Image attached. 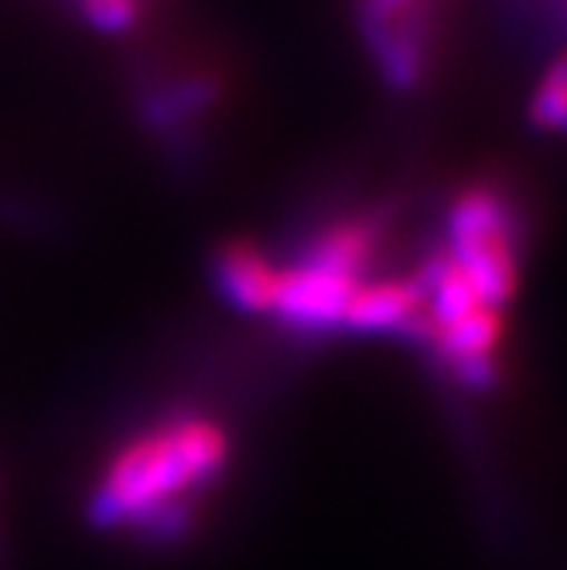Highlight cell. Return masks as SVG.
Listing matches in <instances>:
<instances>
[{
    "label": "cell",
    "mask_w": 567,
    "mask_h": 570,
    "mask_svg": "<svg viewBox=\"0 0 567 570\" xmlns=\"http://www.w3.org/2000/svg\"><path fill=\"white\" fill-rule=\"evenodd\" d=\"M226 464V428L198 413H178L130 438L107 461L86 515L96 530H144L150 540H178L195 523V495Z\"/></svg>",
    "instance_id": "1"
},
{
    "label": "cell",
    "mask_w": 567,
    "mask_h": 570,
    "mask_svg": "<svg viewBox=\"0 0 567 570\" xmlns=\"http://www.w3.org/2000/svg\"><path fill=\"white\" fill-rule=\"evenodd\" d=\"M524 213L499 185L461 188L444 213V249L466 271L479 301L502 311L520 291Z\"/></svg>",
    "instance_id": "2"
},
{
    "label": "cell",
    "mask_w": 567,
    "mask_h": 570,
    "mask_svg": "<svg viewBox=\"0 0 567 570\" xmlns=\"http://www.w3.org/2000/svg\"><path fill=\"white\" fill-rule=\"evenodd\" d=\"M359 28L390 89H421L441 56L444 0H359Z\"/></svg>",
    "instance_id": "3"
},
{
    "label": "cell",
    "mask_w": 567,
    "mask_h": 570,
    "mask_svg": "<svg viewBox=\"0 0 567 570\" xmlns=\"http://www.w3.org/2000/svg\"><path fill=\"white\" fill-rule=\"evenodd\" d=\"M428 318V291L418 274L410 277H383V281H363L355 287L342 328L363 332V335H383L393 332L407 342H414Z\"/></svg>",
    "instance_id": "4"
},
{
    "label": "cell",
    "mask_w": 567,
    "mask_h": 570,
    "mask_svg": "<svg viewBox=\"0 0 567 570\" xmlns=\"http://www.w3.org/2000/svg\"><path fill=\"white\" fill-rule=\"evenodd\" d=\"M355 281L325 274L315 267H277V291L271 311L287 322L291 328L301 332H325V328H342V315L355 294Z\"/></svg>",
    "instance_id": "5"
},
{
    "label": "cell",
    "mask_w": 567,
    "mask_h": 570,
    "mask_svg": "<svg viewBox=\"0 0 567 570\" xmlns=\"http://www.w3.org/2000/svg\"><path fill=\"white\" fill-rule=\"evenodd\" d=\"M223 291L243 311H271L277 291V267L253 246H229L219 264Z\"/></svg>",
    "instance_id": "6"
},
{
    "label": "cell",
    "mask_w": 567,
    "mask_h": 570,
    "mask_svg": "<svg viewBox=\"0 0 567 570\" xmlns=\"http://www.w3.org/2000/svg\"><path fill=\"white\" fill-rule=\"evenodd\" d=\"M527 117L537 130H564L567 127V48L547 66L537 82Z\"/></svg>",
    "instance_id": "7"
},
{
    "label": "cell",
    "mask_w": 567,
    "mask_h": 570,
    "mask_svg": "<svg viewBox=\"0 0 567 570\" xmlns=\"http://www.w3.org/2000/svg\"><path fill=\"white\" fill-rule=\"evenodd\" d=\"M564 130H567V127H564Z\"/></svg>",
    "instance_id": "8"
}]
</instances>
